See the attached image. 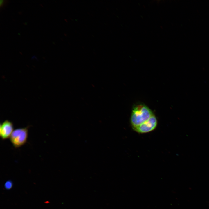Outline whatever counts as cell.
<instances>
[{
    "mask_svg": "<svg viewBox=\"0 0 209 209\" xmlns=\"http://www.w3.org/2000/svg\"><path fill=\"white\" fill-rule=\"evenodd\" d=\"M4 186L5 188L7 190L10 189L12 186V182L10 180L7 181L5 183Z\"/></svg>",
    "mask_w": 209,
    "mask_h": 209,
    "instance_id": "5",
    "label": "cell"
},
{
    "mask_svg": "<svg viewBox=\"0 0 209 209\" xmlns=\"http://www.w3.org/2000/svg\"><path fill=\"white\" fill-rule=\"evenodd\" d=\"M153 115L151 110L144 104L135 105L133 107L130 117L132 128L143 123Z\"/></svg>",
    "mask_w": 209,
    "mask_h": 209,
    "instance_id": "1",
    "label": "cell"
},
{
    "mask_svg": "<svg viewBox=\"0 0 209 209\" xmlns=\"http://www.w3.org/2000/svg\"><path fill=\"white\" fill-rule=\"evenodd\" d=\"M157 125V118L154 114L148 120L133 129L135 131L138 133H147L154 130L156 127Z\"/></svg>",
    "mask_w": 209,
    "mask_h": 209,
    "instance_id": "3",
    "label": "cell"
},
{
    "mask_svg": "<svg viewBox=\"0 0 209 209\" xmlns=\"http://www.w3.org/2000/svg\"><path fill=\"white\" fill-rule=\"evenodd\" d=\"M29 127V126H27L14 130L10 140L15 148H19L26 143L28 137Z\"/></svg>",
    "mask_w": 209,
    "mask_h": 209,
    "instance_id": "2",
    "label": "cell"
},
{
    "mask_svg": "<svg viewBox=\"0 0 209 209\" xmlns=\"http://www.w3.org/2000/svg\"><path fill=\"white\" fill-rule=\"evenodd\" d=\"M3 1H4L3 0H1L0 1V5L1 6L3 4L4 2Z\"/></svg>",
    "mask_w": 209,
    "mask_h": 209,
    "instance_id": "6",
    "label": "cell"
},
{
    "mask_svg": "<svg viewBox=\"0 0 209 209\" xmlns=\"http://www.w3.org/2000/svg\"><path fill=\"white\" fill-rule=\"evenodd\" d=\"M12 123L8 120L4 121L0 125V136L2 140L10 138L14 131Z\"/></svg>",
    "mask_w": 209,
    "mask_h": 209,
    "instance_id": "4",
    "label": "cell"
}]
</instances>
